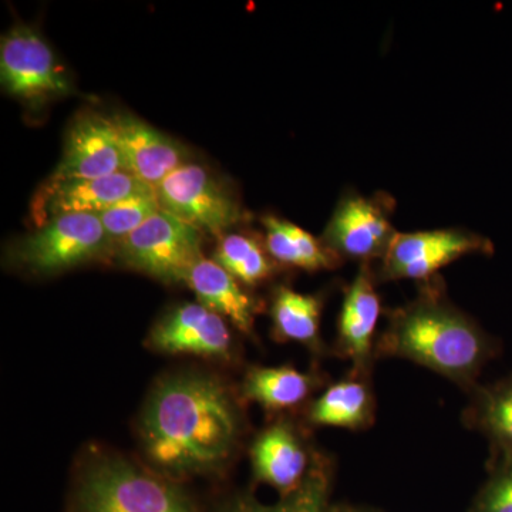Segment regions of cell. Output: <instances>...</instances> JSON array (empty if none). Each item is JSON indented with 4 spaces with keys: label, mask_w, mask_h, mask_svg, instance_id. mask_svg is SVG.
I'll use <instances>...</instances> for the list:
<instances>
[{
    "label": "cell",
    "mask_w": 512,
    "mask_h": 512,
    "mask_svg": "<svg viewBox=\"0 0 512 512\" xmlns=\"http://www.w3.org/2000/svg\"><path fill=\"white\" fill-rule=\"evenodd\" d=\"M154 470L175 481L227 467L242 433L234 397L217 377L180 373L158 383L140 424Z\"/></svg>",
    "instance_id": "6da1fadb"
},
{
    "label": "cell",
    "mask_w": 512,
    "mask_h": 512,
    "mask_svg": "<svg viewBox=\"0 0 512 512\" xmlns=\"http://www.w3.org/2000/svg\"><path fill=\"white\" fill-rule=\"evenodd\" d=\"M500 353V340L448 299L440 276L420 284L413 301L387 313L376 342V359L394 357L426 367L466 393L480 384L485 366Z\"/></svg>",
    "instance_id": "7a4b0ae2"
},
{
    "label": "cell",
    "mask_w": 512,
    "mask_h": 512,
    "mask_svg": "<svg viewBox=\"0 0 512 512\" xmlns=\"http://www.w3.org/2000/svg\"><path fill=\"white\" fill-rule=\"evenodd\" d=\"M69 512H201L173 478L120 456L94 458L70 495Z\"/></svg>",
    "instance_id": "3957f363"
},
{
    "label": "cell",
    "mask_w": 512,
    "mask_h": 512,
    "mask_svg": "<svg viewBox=\"0 0 512 512\" xmlns=\"http://www.w3.org/2000/svg\"><path fill=\"white\" fill-rule=\"evenodd\" d=\"M111 244L97 214H62L19 239L10 258L32 274L52 275L99 258Z\"/></svg>",
    "instance_id": "277c9868"
},
{
    "label": "cell",
    "mask_w": 512,
    "mask_h": 512,
    "mask_svg": "<svg viewBox=\"0 0 512 512\" xmlns=\"http://www.w3.org/2000/svg\"><path fill=\"white\" fill-rule=\"evenodd\" d=\"M491 239L466 229L397 232L375 271L380 282L416 281L419 284L439 276L440 269L463 256L493 255Z\"/></svg>",
    "instance_id": "5b68a950"
},
{
    "label": "cell",
    "mask_w": 512,
    "mask_h": 512,
    "mask_svg": "<svg viewBox=\"0 0 512 512\" xmlns=\"http://www.w3.org/2000/svg\"><path fill=\"white\" fill-rule=\"evenodd\" d=\"M119 258L137 269L167 282L181 284L202 256L201 232L160 210L119 244Z\"/></svg>",
    "instance_id": "8992f818"
},
{
    "label": "cell",
    "mask_w": 512,
    "mask_h": 512,
    "mask_svg": "<svg viewBox=\"0 0 512 512\" xmlns=\"http://www.w3.org/2000/svg\"><path fill=\"white\" fill-rule=\"evenodd\" d=\"M154 192L161 210L200 232L222 237V232L242 218L234 194L200 164H184Z\"/></svg>",
    "instance_id": "52a82bcc"
},
{
    "label": "cell",
    "mask_w": 512,
    "mask_h": 512,
    "mask_svg": "<svg viewBox=\"0 0 512 512\" xmlns=\"http://www.w3.org/2000/svg\"><path fill=\"white\" fill-rule=\"evenodd\" d=\"M392 198H366L348 192L323 232L322 242L340 259L362 264L380 262L396 237L390 222Z\"/></svg>",
    "instance_id": "ba28073f"
},
{
    "label": "cell",
    "mask_w": 512,
    "mask_h": 512,
    "mask_svg": "<svg viewBox=\"0 0 512 512\" xmlns=\"http://www.w3.org/2000/svg\"><path fill=\"white\" fill-rule=\"evenodd\" d=\"M3 89L28 103L69 93L70 83L46 40L28 26H15L0 46Z\"/></svg>",
    "instance_id": "9c48e42d"
},
{
    "label": "cell",
    "mask_w": 512,
    "mask_h": 512,
    "mask_svg": "<svg viewBox=\"0 0 512 512\" xmlns=\"http://www.w3.org/2000/svg\"><path fill=\"white\" fill-rule=\"evenodd\" d=\"M322 454L312 450L303 431L291 419H276L255 437L251 446L256 483L285 497L298 490Z\"/></svg>",
    "instance_id": "30bf717a"
},
{
    "label": "cell",
    "mask_w": 512,
    "mask_h": 512,
    "mask_svg": "<svg viewBox=\"0 0 512 512\" xmlns=\"http://www.w3.org/2000/svg\"><path fill=\"white\" fill-rule=\"evenodd\" d=\"M373 266L360 265L343 298L338 320L336 355L349 360L350 367L373 372L376 362L377 326L382 316V299L376 289Z\"/></svg>",
    "instance_id": "8fae6325"
},
{
    "label": "cell",
    "mask_w": 512,
    "mask_h": 512,
    "mask_svg": "<svg viewBox=\"0 0 512 512\" xmlns=\"http://www.w3.org/2000/svg\"><path fill=\"white\" fill-rule=\"evenodd\" d=\"M123 171L126 161L113 120L87 111L67 131L62 161L50 180H84Z\"/></svg>",
    "instance_id": "7c38bea8"
},
{
    "label": "cell",
    "mask_w": 512,
    "mask_h": 512,
    "mask_svg": "<svg viewBox=\"0 0 512 512\" xmlns=\"http://www.w3.org/2000/svg\"><path fill=\"white\" fill-rule=\"evenodd\" d=\"M147 194H154L153 188L127 171L84 180H49L36 195L33 214L40 227L57 215L99 214L117 202Z\"/></svg>",
    "instance_id": "4fadbf2b"
},
{
    "label": "cell",
    "mask_w": 512,
    "mask_h": 512,
    "mask_svg": "<svg viewBox=\"0 0 512 512\" xmlns=\"http://www.w3.org/2000/svg\"><path fill=\"white\" fill-rule=\"evenodd\" d=\"M151 348L173 355L229 359L234 350L227 320L202 303H184L167 313L148 336Z\"/></svg>",
    "instance_id": "5bb4252c"
},
{
    "label": "cell",
    "mask_w": 512,
    "mask_h": 512,
    "mask_svg": "<svg viewBox=\"0 0 512 512\" xmlns=\"http://www.w3.org/2000/svg\"><path fill=\"white\" fill-rule=\"evenodd\" d=\"M128 173L156 191L168 175L188 163L187 148L133 114L111 117Z\"/></svg>",
    "instance_id": "9a60e30c"
},
{
    "label": "cell",
    "mask_w": 512,
    "mask_h": 512,
    "mask_svg": "<svg viewBox=\"0 0 512 512\" xmlns=\"http://www.w3.org/2000/svg\"><path fill=\"white\" fill-rule=\"evenodd\" d=\"M373 372L352 369L306 407V421L313 427L349 431L369 430L375 424L377 400Z\"/></svg>",
    "instance_id": "2e32d148"
},
{
    "label": "cell",
    "mask_w": 512,
    "mask_h": 512,
    "mask_svg": "<svg viewBox=\"0 0 512 512\" xmlns=\"http://www.w3.org/2000/svg\"><path fill=\"white\" fill-rule=\"evenodd\" d=\"M185 284L202 305L228 320L239 332L252 336L259 303L214 259L201 258L192 266Z\"/></svg>",
    "instance_id": "e0dca14e"
},
{
    "label": "cell",
    "mask_w": 512,
    "mask_h": 512,
    "mask_svg": "<svg viewBox=\"0 0 512 512\" xmlns=\"http://www.w3.org/2000/svg\"><path fill=\"white\" fill-rule=\"evenodd\" d=\"M323 384L325 377L318 372H301L293 366H255L245 375L241 394L268 412L285 413L311 403Z\"/></svg>",
    "instance_id": "ac0fdd59"
},
{
    "label": "cell",
    "mask_w": 512,
    "mask_h": 512,
    "mask_svg": "<svg viewBox=\"0 0 512 512\" xmlns=\"http://www.w3.org/2000/svg\"><path fill=\"white\" fill-rule=\"evenodd\" d=\"M468 396L464 426L488 440L491 456H512V373L478 384Z\"/></svg>",
    "instance_id": "d6986e66"
},
{
    "label": "cell",
    "mask_w": 512,
    "mask_h": 512,
    "mask_svg": "<svg viewBox=\"0 0 512 512\" xmlns=\"http://www.w3.org/2000/svg\"><path fill=\"white\" fill-rule=\"evenodd\" d=\"M262 224L266 251L276 264L316 272L338 268L342 262L322 241L292 222L266 215Z\"/></svg>",
    "instance_id": "ffe728a7"
},
{
    "label": "cell",
    "mask_w": 512,
    "mask_h": 512,
    "mask_svg": "<svg viewBox=\"0 0 512 512\" xmlns=\"http://www.w3.org/2000/svg\"><path fill=\"white\" fill-rule=\"evenodd\" d=\"M323 299L278 286L272 296L271 318L274 338L308 346L315 355L325 353L320 338Z\"/></svg>",
    "instance_id": "44dd1931"
},
{
    "label": "cell",
    "mask_w": 512,
    "mask_h": 512,
    "mask_svg": "<svg viewBox=\"0 0 512 512\" xmlns=\"http://www.w3.org/2000/svg\"><path fill=\"white\" fill-rule=\"evenodd\" d=\"M335 480V464L330 458H319L298 490L265 504L252 494H237L218 505L214 512H328Z\"/></svg>",
    "instance_id": "7402d4cb"
},
{
    "label": "cell",
    "mask_w": 512,
    "mask_h": 512,
    "mask_svg": "<svg viewBox=\"0 0 512 512\" xmlns=\"http://www.w3.org/2000/svg\"><path fill=\"white\" fill-rule=\"evenodd\" d=\"M214 261L241 284L255 286L271 278L276 262L264 245L254 237L229 234L220 237Z\"/></svg>",
    "instance_id": "603a6c76"
},
{
    "label": "cell",
    "mask_w": 512,
    "mask_h": 512,
    "mask_svg": "<svg viewBox=\"0 0 512 512\" xmlns=\"http://www.w3.org/2000/svg\"><path fill=\"white\" fill-rule=\"evenodd\" d=\"M160 210V204L154 192V194L137 195V197L117 202L107 210L99 212L97 217L100 218L110 241L113 244L116 242L120 244Z\"/></svg>",
    "instance_id": "cb8c5ba5"
},
{
    "label": "cell",
    "mask_w": 512,
    "mask_h": 512,
    "mask_svg": "<svg viewBox=\"0 0 512 512\" xmlns=\"http://www.w3.org/2000/svg\"><path fill=\"white\" fill-rule=\"evenodd\" d=\"M487 473L467 512H512V456H490Z\"/></svg>",
    "instance_id": "d4e9b609"
},
{
    "label": "cell",
    "mask_w": 512,
    "mask_h": 512,
    "mask_svg": "<svg viewBox=\"0 0 512 512\" xmlns=\"http://www.w3.org/2000/svg\"><path fill=\"white\" fill-rule=\"evenodd\" d=\"M328 512H383L376 510L373 507H367V505H359L352 503H332L330 504Z\"/></svg>",
    "instance_id": "484cf974"
}]
</instances>
